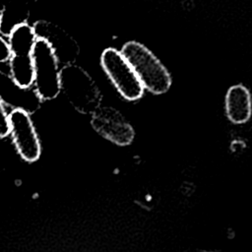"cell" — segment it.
I'll list each match as a JSON object with an SVG mask.
<instances>
[{
	"instance_id": "6da1fadb",
	"label": "cell",
	"mask_w": 252,
	"mask_h": 252,
	"mask_svg": "<svg viewBox=\"0 0 252 252\" xmlns=\"http://www.w3.org/2000/svg\"><path fill=\"white\" fill-rule=\"evenodd\" d=\"M121 52L132 66L144 89L155 94H164L170 89V74L145 45L137 41H129L123 45Z\"/></svg>"
},
{
	"instance_id": "7a4b0ae2",
	"label": "cell",
	"mask_w": 252,
	"mask_h": 252,
	"mask_svg": "<svg viewBox=\"0 0 252 252\" xmlns=\"http://www.w3.org/2000/svg\"><path fill=\"white\" fill-rule=\"evenodd\" d=\"M60 87L70 104L81 113L92 114L100 106L101 94L96 84L75 63L60 69Z\"/></svg>"
},
{
	"instance_id": "3957f363",
	"label": "cell",
	"mask_w": 252,
	"mask_h": 252,
	"mask_svg": "<svg viewBox=\"0 0 252 252\" xmlns=\"http://www.w3.org/2000/svg\"><path fill=\"white\" fill-rule=\"evenodd\" d=\"M7 37L11 53L9 58V74L20 86H32V49L37 38L32 26L28 23L19 25L10 32Z\"/></svg>"
},
{
	"instance_id": "277c9868",
	"label": "cell",
	"mask_w": 252,
	"mask_h": 252,
	"mask_svg": "<svg viewBox=\"0 0 252 252\" xmlns=\"http://www.w3.org/2000/svg\"><path fill=\"white\" fill-rule=\"evenodd\" d=\"M33 84L35 92L42 101L51 100L61 93L59 62L43 38H36L32 49Z\"/></svg>"
},
{
	"instance_id": "5b68a950",
	"label": "cell",
	"mask_w": 252,
	"mask_h": 252,
	"mask_svg": "<svg viewBox=\"0 0 252 252\" xmlns=\"http://www.w3.org/2000/svg\"><path fill=\"white\" fill-rule=\"evenodd\" d=\"M101 66L117 89L127 100H137L144 94V87L130 63L121 51L106 48L100 56Z\"/></svg>"
},
{
	"instance_id": "8992f818",
	"label": "cell",
	"mask_w": 252,
	"mask_h": 252,
	"mask_svg": "<svg viewBox=\"0 0 252 252\" xmlns=\"http://www.w3.org/2000/svg\"><path fill=\"white\" fill-rule=\"evenodd\" d=\"M9 116L10 135L19 155L29 162L37 160L41 154V147L31 113L22 109H12Z\"/></svg>"
},
{
	"instance_id": "52a82bcc",
	"label": "cell",
	"mask_w": 252,
	"mask_h": 252,
	"mask_svg": "<svg viewBox=\"0 0 252 252\" xmlns=\"http://www.w3.org/2000/svg\"><path fill=\"white\" fill-rule=\"evenodd\" d=\"M91 124L103 138L118 146H128L135 137V131L125 117L115 108L99 106L92 113Z\"/></svg>"
},
{
	"instance_id": "ba28073f",
	"label": "cell",
	"mask_w": 252,
	"mask_h": 252,
	"mask_svg": "<svg viewBox=\"0 0 252 252\" xmlns=\"http://www.w3.org/2000/svg\"><path fill=\"white\" fill-rule=\"evenodd\" d=\"M36 37L43 38L51 46L59 64H74L80 54L77 41L64 29L48 21H37L32 25Z\"/></svg>"
},
{
	"instance_id": "9c48e42d",
	"label": "cell",
	"mask_w": 252,
	"mask_h": 252,
	"mask_svg": "<svg viewBox=\"0 0 252 252\" xmlns=\"http://www.w3.org/2000/svg\"><path fill=\"white\" fill-rule=\"evenodd\" d=\"M0 99L12 109H22L31 114L37 111L42 102L32 86L22 87L3 71H0Z\"/></svg>"
},
{
	"instance_id": "30bf717a",
	"label": "cell",
	"mask_w": 252,
	"mask_h": 252,
	"mask_svg": "<svg viewBox=\"0 0 252 252\" xmlns=\"http://www.w3.org/2000/svg\"><path fill=\"white\" fill-rule=\"evenodd\" d=\"M0 34L8 36L19 25L27 23L37 0H0Z\"/></svg>"
},
{
	"instance_id": "8fae6325",
	"label": "cell",
	"mask_w": 252,
	"mask_h": 252,
	"mask_svg": "<svg viewBox=\"0 0 252 252\" xmlns=\"http://www.w3.org/2000/svg\"><path fill=\"white\" fill-rule=\"evenodd\" d=\"M225 112L234 124L247 122L252 113V99L249 91L243 85L230 87L225 95Z\"/></svg>"
},
{
	"instance_id": "7c38bea8",
	"label": "cell",
	"mask_w": 252,
	"mask_h": 252,
	"mask_svg": "<svg viewBox=\"0 0 252 252\" xmlns=\"http://www.w3.org/2000/svg\"><path fill=\"white\" fill-rule=\"evenodd\" d=\"M10 134V116L6 110V105L0 99V138H5Z\"/></svg>"
},
{
	"instance_id": "4fadbf2b",
	"label": "cell",
	"mask_w": 252,
	"mask_h": 252,
	"mask_svg": "<svg viewBox=\"0 0 252 252\" xmlns=\"http://www.w3.org/2000/svg\"><path fill=\"white\" fill-rule=\"evenodd\" d=\"M10 48L8 45L7 39L4 38L2 34H0V63H4L9 61L10 58Z\"/></svg>"
},
{
	"instance_id": "5bb4252c",
	"label": "cell",
	"mask_w": 252,
	"mask_h": 252,
	"mask_svg": "<svg viewBox=\"0 0 252 252\" xmlns=\"http://www.w3.org/2000/svg\"><path fill=\"white\" fill-rule=\"evenodd\" d=\"M0 19H1V14H0Z\"/></svg>"
}]
</instances>
